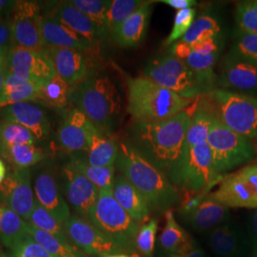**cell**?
I'll list each match as a JSON object with an SVG mask.
<instances>
[{
  "label": "cell",
  "mask_w": 257,
  "mask_h": 257,
  "mask_svg": "<svg viewBox=\"0 0 257 257\" xmlns=\"http://www.w3.org/2000/svg\"><path fill=\"white\" fill-rule=\"evenodd\" d=\"M127 257H140L138 255V253H131V254H127Z\"/></svg>",
  "instance_id": "obj_58"
},
{
  "label": "cell",
  "mask_w": 257,
  "mask_h": 257,
  "mask_svg": "<svg viewBox=\"0 0 257 257\" xmlns=\"http://www.w3.org/2000/svg\"><path fill=\"white\" fill-rule=\"evenodd\" d=\"M143 76L187 99L194 100L207 93L193 71L172 54L149 62L143 71Z\"/></svg>",
  "instance_id": "obj_9"
},
{
  "label": "cell",
  "mask_w": 257,
  "mask_h": 257,
  "mask_svg": "<svg viewBox=\"0 0 257 257\" xmlns=\"http://www.w3.org/2000/svg\"><path fill=\"white\" fill-rule=\"evenodd\" d=\"M41 85L8 72L0 94V110L17 103L37 101Z\"/></svg>",
  "instance_id": "obj_29"
},
{
  "label": "cell",
  "mask_w": 257,
  "mask_h": 257,
  "mask_svg": "<svg viewBox=\"0 0 257 257\" xmlns=\"http://www.w3.org/2000/svg\"><path fill=\"white\" fill-rule=\"evenodd\" d=\"M34 190L36 201L64 224L71 215L70 208L60 193L54 175L48 171L40 173L35 180Z\"/></svg>",
  "instance_id": "obj_23"
},
{
  "label": "cell",
  "mask_w": 257,
  "mask_h": 257,
  "mask_svg": "<svg viewBox=\"0 0 257 257\" xmlns=\"http://www.w3.org/2000/svg\"><path fill=\"white\" fill-rule=\"evenodd\" d=\"M15 5L14 0H0V19H10Z\"/></svg>",
  "instance_id": "obj_51"
},
{
  "label": "cell",
  "mask_w": 257,
  "mask_h": 257,
  "mask_svg": "<svg viewBox=\"0 0 257 257\" xmlns=\"http://www.w3.org/2000/svg\"><path fill=\"white\" fill-rule=\"evenodd\" d=\"M171 54L181 59L187 65L201 82L206 92H212L217 83V75L214 74L213 67L216 64L219 54L202 55L193 52L187 43L176 42L171 49Z\"/></svg>",
  "instance_id": "obj_22"
},
{
  "label": "cell",
  "mask_w": 257,
  "mask_h": 257,
  "mask_svg": "<svg viewBox=\"0 0 257 257\" xmlns=\"http://www.w3.org/2000/svg\"><path fill=\"white\" fill-rule=\"evenodd\" d=\"M195 14L196 11L193 8L181 10L176 13L172 32L164 42L166 46L175 44L178 39H181L187 34L189 29L193 25L195 19Z\"/></svg>",
  "instance_id": "obj_44"
},
{
  "label": "cell",
  "mask_w": 257,
  "mask_h": 257,
  "mask_svg": "<svg viewBox=\"0 0 257 257\" xmlns=\"http://www.w3.org/2000/svg\"><path fill=\"white\" fill-rule=\"evenodd\" d=\"M116 167L146 199L150 210L170 211L180 202V195L167 175L130 143L120 141Z\"/></svg>",
  "instance_id": "obj_2"
},
{
  "label": "cell",
  "mask_w": 257,
  "mask_h": 257,
  "mask_svg": "<svg viewBox=\"0 0 257 257\" xmlns=\"http://www.w3.org/2000/svg\"><path fill=\"white\" fill-rule=\"evenodd\" d=\"M65 192L78 216L88 219L97 201L99 190L69 163L63 170Z\"/></svg>",
  "instance_id": "obj_16"
},
{
  "label": "cell",
  "mask_w": 257,
  "mask_h": 257,
  "mask_svg": "<svg viewBox=\"0 0 257 257\" xmlns=\"http://www.w3.org/2000/svg\"><path fill=\"white\" fill-rule=\"evenodd\" d=\"M250 230H251V236L254 246L257 248V211L253 213L250 222Z\"/></svg>",
  "instance_id": "obj_52"
},
{
  "label": "cell",
  "mask_w": 257,
  "mask_h": 257,
  "mask_svg": "<svg viewBox=\"0 0 257 257\" xmlns=\"http://www.w3.org/2000/svg\"><path fill=\"white\" fill-rule=\"evenodd\" d=\"M12 46L10 19H0V51Z\"/></svg>",
  "instance_id": "obj_49"
},
{
  "label": "cell",
  "mask_w": 257,
  "mask_h": 257,
  "mask_svg": "<svg viewBox=\"0 0 257 257\" xmlns=\"http://www.w3.org/2000/svg\"><path fill=\"white\" fill-rule=\"evenodd\" d=\"M6 175H7V169L0 170V185L3 182V180L5 179Z\"/></svg>",
  "instance_id": "obj_55"
},
{
  "label": "cell",
  "mask_w": 257,
  "mask_h": 257,
  "mask_svg": "<svg viewBox=\"0 0 257 257\" xmlns=\"http://www.w3.org/2000/svg\"><path fill=\"white\" fill-rule=\"evenodd\" d=\"M167 177L175 187L192 193H200L214 183V180L222 178L214 171L207 143L184 151L182 157Z\"/></svg>",
  "instance_id": "obj_7"
},
{
  "label": "cell",
  "mask_w": 257,
  "mask_h": 257,
  "mask_svg": "<svg viewBox=\"0 0 257 257\" xmlns=\"http://www.w3.org/2000/svg\"><path fill=\"white\" fill-rule=\"evenodd\" d=\"M0 252H1V247H0Z\"/></svg>",
  "instance_id": "obj_59"
},
{
  "label": "cell",
  "mask_w": 257,
  "mask_h": 257,
  "mask_svg": "<svg viewBox=\"0 0 257 257\" xmlns=\"http://www.w3.org/2000/svg\"><path fill=\"white\" fill-rule=\"evenodd\" d=\"M28 222L16 211L0 204V242L11 249L28 235Z\"/></svg>",
  "instance_id": "obj_31"
},
{
  "label": "cell",
  "mask_w": 257,
  "mask_h": 257,
  "mask_svg": "<svg viewBox=\"0 0 257 257\" xmlns=\"http://www.w3.org/2000/svg\"><path fill=\"white\" fill-rule=\"evenodd\" d=\"M208 195L229 209L257 210V163L223 176L217 190Z\"/></svg>",
  "instance_id": "obj_10"
},
{
  "label": "cell",
  "mask_w": 257,
  "mask_h": 257,
  "mask_svg": "<svg viewBox=\"0 0 257 257\" xmlns=\"http://www.w3.org/2000/svg\"><path fill=\"white\" fill-rule=\"evenodd\" d=\"M141 0H111L107 13V30L112 34L120 25L146 4Z\"/></svg>",
  "instance_id": "obj_39"
},
{
  "label": "cell",
  "mask_w": 257,
  "mask_h": 257,
  "mask_svg": "<svg viewBox=\"0 0 257 257\" xmlns=\"http://www.w3.org/2000/svg\"><path fill=\"white\" fill-rule=\"evenodd\" d=\"M207 144L211 150L214 171L220 177L237 167L250 163L257 156L256 145L227 127L215 112Z\"/></svg>",
  "instance_id": "obj_5"
},
{
  "label": "cell",
  "mask_w": 257,
  "mask_h": 257,
  "mask_svg": "<svg viewBox=\"0 0 257 257\" xmlns=\"http://www.w3.org/2000/svg\"><path fill=\"white\" fill-rule=\"evenodd\" d=\"M0 202L28 221L36 202L29 169H14L7 173L0 185Z\"/></svg>",
  "instance_id": "obj_14"
},
{
  "label": "cell",
  "mask_w": 257,
  "mask_h": 257,
  "mask_svg": "<svg viewBox=\"0 0 257 257\" xmlns=\"http://www.w3.org/2000/svg\"><path fill=\"white\" fill-rule=\"evenodd\" d=\"M217 84L221 90L241 94L257 92V66L233 55L225 56Z\"/></svg>",
  "instance_id": "obj_15"
},
{
  "label": "cell",
  "mask_w": 257,
  "mask_h": 257,
  "mask_svg": "<svg viewBox=\"0 0 257 257\" xmlns=\"http://www.w3.org/2000/svg\"><path fill=\"white\" fill-rule=\"evenodd\" d=\"M50 17L74 31L75 34L89 42L92 48L96 46L108 34L83 14L80 10L74 7L71 1L58 4L54 10L53 15Z\"/></svg>",
  "instance_id": "obj_19"
},
{
  "label": "cell",
  "mask_w": 257,
  "mask_h": 257,
  "mask_svg": "<svg viewBox=\"0 0 257 257\" xmlns=\"http://www.w3.org/2000/svg\"><path fill=\"white\" fill-rule=\"evenodd\" d=\"M28 234L53 257H87L81 249L70 241L56 238L30 224L28 226Z\"/></svg>",
  "instance_id": "obj_32"
},
{
  "label": "cell",
  "mask_w": 257,
  "mask_h": 257,
  "mask_svg": "<svg viewBox=\"0 0 257 257\" xmlns=\"http://www.w3.org/2000/svg\"><path fill=\"white\" fill-rule=\"evenodd\" d=\"M229 54L257 66V34L239 33Z\"/></svg>",
  "instance_id": "obj_43"
},
{
  "label": "cell",
  "mask_w": 257,
  "mask_h": 257,
  "mask_svg": "<svg viewBox=\"0 0 257 257\" xmlns=\"http://www.w3.org/2000/svg\"><path fill=\"white\" fill-rule=\"evenodd\" d=\"M165 221V226L158 242L166 254H168L182 248L192 236L176 222L172 210L166 211Z\"/></svg>",
  "instance_id": "obj_35"
},
{
  "label": "cell",
  "mask_w": 257,
  "mask_h": 257,
  "mask_svg": "<svg viewBox=\"0 0 257 257\" xmlns=\"http://www.w3.org/2000/svg\"><path fill=\"white\" fill-rule=\"evenodd\" d=\"M166 257H209L203 250V248L197 244V242L192 237L182 248L177 249L175 252L166 254Z\"/></svg>",
  "instance_id": "obj_47"
},
{
  "label": "cell",
  "mask_w": 257,
  "mask_h": 257,
  "mask_svg": "<svg viewBox=\"0 0 257 257\" xmlns=\"http://www.w3.org/2000/svg\"><path fill=\"white\" fill-rule=\"evenodd\" d=\"M119 151V141L113 134H104L96 128L92 130L87 152V163L95 167L114 166Z\"/></svg>",
  "instance_id": "obj_28"
},
{
  "label": "cell",
  "mask_w": 257,
  "mask_h": 257,
  "mask_svg": "<svg viewBox=\"0 0 257 257\" xmlns=\"http://www.w3.org/2000/svg\"><path fill=\"white\" fill-rule=\"evenodd\" d=\"M221 36V27L218 21L209 15H203L194 19L193 25L179 41L193 44L208 40H217Z\"/></svg>",
  "instance_id": "obj_37"
},
{
  "label": "cell",
  "mask_w": 257,
  "mask_h": 257,
  "mask_svg": "<svg viewBox=\"0 0 257 257\" xmlns=\"http://www.w3.org/2000/svg\"><path fill=\"white\" fill-rule=\"evenodd\" d=\"M7 73H8V67H7V63H6L2 68H0V94L2 92L3 85H4V81H5Z\"/></svg>",
  "instance_id": "obj_53"
},
{
  "label": "cell",
  "mask_w": 257,
  "mask_h": 257,
  "mask_svg": "<svg viewBox=\"0 0 257 257\" xmlns=\"http://www.w3.org/2000/svg\"><path fill=\"white\" fill-rule=\"evenodd\" d=\"M127 110L135 123L172 118L193 102L143 75L127 78Z\"/></svg>",
  "instance_id": "obj_3"
},
{
  "label": "cell",
  "mask_w": 257,
  "mask_h": 257,
  "mask_svg": "<svg viewBox=\"0 0 257 257\" xmlns=\"http://www.w3.org/2000/svg\"><path fill=\"white\" fill-rule=\"evenodd\" d=\"M2 120L16 123L30 131L37 139H45L50 134V121L39 106L32 102H21L0 110Z\"/></svg>",
  "instance_id": "obj_18"
},
{
  "label": "cell",
  "mask_w": 257,
  "mask_h": 257,
  "mask_svg": "<svg viewBox=\"0 0 257 257\" xmlns=\"http://www.w3.org/2000/svg\"><path fill=\"white\" fill-rule=\"evenodd\" d=\"M161 2L178 11L190 9L196 5V1L194 0H161Z\"/></svg>",
  "instance_id": "obj_50"
},
{
  "label": "cell",
  "mask_w": 257,
  "mask_h": 257,
  "mask_svg": "<svg viewBox=\"0 0 257 257\" xmlns=\"http://www.w3.org/2000/svg\"><path fill=\"white\" fill-rule=\"evenodd\" d=\"M109 257H127V254H123V253H121V254H114V255H110Z\"/></svg>",
  "instance_id": "obj_57"
},
{
  "label": "cell",
  "mask_w": 257,
  "mask_h": 257,
  "mask_svg": "<svg viewBox=\"0 0 257 257\" xmlns=\"http://www.w3.org/2000/svg\"><path fill=\"white\" fill-rule=\"evenodd\" d=\"M72 167L90 180L99 191L111 189L114 181V166L110 167H95L90 165L85 159L80 157H73L69 163Z\"/></svg>",
  "instance_id": "obj_36"
},
{
  "label": "cell",
  "mask_w": 257,
  "mask_h": 257,
  "mask_svg": "<svg viewBox=\"0 0 257 257\" xmlns=\"http://www.w3.org/2000/svg\"><path fill=\"white\" fill-rule=\"evenodd\" d=\"M214 112L215 111L211 110L209 104L198 101L187 131L184 151L207 143Z\"/></svg>",
  "instance_id": "obj_30"
},
{
  "label": "cell",
  "mask_w": 257,
  "mask_h": 257,
  "mask_svg": "<svg viewBox=\"0 0 257 257\" xmlns=\"http://www.w3.org/2000/svg\"><path fill=\"white\" fill-rule=\"evenodd\" d=\"M70 100L92 125L104 134H112L121 110L118 90L108 75L91 76L70 92Z\"/></svg>",
  "instance_id": "obj_4"
},
{
  "label": "cell",
  "mask_w": 257,
  "mask_h": 257,
  "mask_svg": "<svg viewBox=\"0 0 257 257\" xmlns=\"http://www.w3.org/2000/svg\"><path fill=\"white\" fill-rule=\"evenodd\" d=\"M10 48L4 49L0 51V68H2L4 65L7 63V56H8V52Z\"/></svg>",
  "instance_id": "obj_54"
},
{
  "label": "cell",
  "mask_w": 257,
  "mask_h": 257,
  "mask_svg": "<svg viewBox=\"0 0 257 257\" xmlns=\"http://www.w3.org/2000/svg\"><path fill=\"white\" fill-rule=\"evenodd\" d=\"M211 95L221 121L257 146V97L221 89Z\"/></svg>",
  "instance_id": "obj_8"
},
{
  "label": "cell",
  "mask_w": 257,
  "mask_h": 257,
  "mask_svg": "<svg viewBox=\"0 0 257 257\" xmlns=\"http://www.w3.org/2000/svg\"><path fill=\"white\" fill-rule=\"evenodd\" d=\"M239 33L257 34V0L240 2L235 8Z\"/></svg>",
  "instance_id": "obj_42"
},
{
  "label": "cell",
  "mask_w": 257,
  "mask_h": 257,
  "mask_svg": "<svg viewBox=\"0 0 257 257\" xmlns=\"http://www.w3.org/2000/svg\"><path fill=\"white\" fill-rule=\"evenodd\" d=\"M3 169H6V166L4 164V162L2 161V159L0 158V170H3Z\"/></svg>",
  "instance_id": "obj_56"
},
{
  "label": "cell",
  "mask_w": 257,
  "mask_h": 257,
  "mask_svg": "<svg viewBox=\"0 0 257 257\" xmlns=\"http://www.w3.org/2000/svg\"><path fill=\"white\" fill-rule=\"evenodd\" d=\"M208 244L216 257H246V239L236 227L228 222L209 231Z\"/></svg>",
  "instance_id": "obj_24"
},
{
  "label": "cell",
  "mask_w": 257,
  "mask_h": 257,
  "mask_svg": "<svg viewBox=\"0 0 257 257\" xmlns=\"http://www.w3.org/2000/svg\"><path fill=\"white\" fill-rule=\"evenodd\" d=\"M89 220L109 236L122 252L137 248L138 224L115 200L112 188L99 191Z\"/></svg>",
  "instance_id": "obj_6"
},
{
  "label": "cell",
  "mask_w": 257,
  "mask_h": 257,
  "mask_svg": "<svg viewBox=\"0 0 257 257\" xmlns=\"http://www.w3.org/2000/svg\"><path fill=\"white\" fill-rule=\"evenodd\" d=\"M181 212L186 222L197 231H210L229 218V208L213 200L209 195L189 203Z\"/></svg>",
  "instance_id": "obj_17"
},
{
  "label": "cell",
  "mask_w": 257,
  "mask_h": 257,
  "mask_svg": "<svg viewBox=\"0 0 257 257\" xmlns=\"http://www.w3.org/2000/svg\"><path fill=\"white\" fill-rule=\"evenodd\" d=\"M45 51L53 63L55 74L70 86L82 82L88 73V63L83 52L51 47Z\"/></svg>",
  "instance_id": "obj_21"
},
{
  "label": "cell",
  "mask_w": 257,
  "mask_h": 257,
  "mask_svg": "<svg viewBox=\"0 0 257 257\" xmlns=\"http://www.w3.org/2000/svg\"><path fill=\"white\" fill-rule=\"evenodd\" d=\"M41 14L37 2L16 1L10 18L12 46L42 51L45 48L41 35Z\"/></svg>",
  "instance_id": "obj_11"
},
{
  "label": "cell",
  "mask_w": 257,
  "mask_h": 257,
  "mask_svg": "<svg viewBox=\"0 0 257 257\" xmlns=\"http://www.w3.org/2000/svg\"><path fill=\"white\" fill-rule=\"evenodd\" d=\"M63 225L70 242L89 255L109 257L122 252L109 236L88 219L70 215Z\"/></svg>",
  "instance_id": "obj_12"
},
{
  "label": "cell",
  "mask_w": 257,
  "mask_h": 257,
  "mask_svg": "<svg viewBox=\"0 0 257 257\" xmlns=\"http://www.w3.org/2000/svg\"><path fill=\"white\" fill-rule=\"evenodd\" d=\"M41 35L45 46L74 49L80 52L91 51L92 45L74 31L51 17L41 18Z\"/></svg>",
  "instance_id": "obj_25"
},
{
  "label": "cell",
  "mask_w": 257,
  "mask_h": 257,
  "mask_svg": "<svg viewBox=\"0 0 257 257\" xmlns=\"http://www.w3.org/2000/svg\"><path fill=\"white\" fill-rule=\"evenodd\" d=\"M153 10V2L147 1L111 35L115 43L123 48L137 47L142 43L147 33L149 20Z\"/></svg>",
  "instance_id": "obj_27"
},
{
  "label": "cell",
  "mask_w": 257,
  "mask_h": 257,
  "mask_svg": "<svg viewBox=\"0 0 257 257\" xmlns=\"http://www.w3.org/2000/svg\"><path fill=\"white\" fill-rule=\"evenodd\" d=\"M8 257H53L29 234L9 249Z\"/></svg>",
  "instance_id": "obj_46"
},
{
  "label": "cell",
  "mask_w": 257,
  "mask_h": 257,
  "mask_svg": "<svg viewBox=\"0 0 257 257\" xmlns=\"http://www.w3.org/2000/svg\"><path fill=\"white\" fill-rule=\"evenodd\" d=\"M157 230L158 222L156 219H151L147 223H144L138 230L136 245L144 256L152 257L153 255Z\"/></svg>",
  "instance_id": "obj_45"
},
{
  "label": "cell",
  "mask_w": 257,
  "mask_h": 257,
  "mask_svg": "<svg viewBox=\"0 0 257 257\" xmlns=\"http://www.w3.org/2000/svg\"><path fill=\"white\" fill-rule=\"evenodd\" d=\"M198 99L172 118L135 123L131 128L130 144L166 175L182 157L187 131Z\"/></svg>",
  "instance_id": "obj_1"
},
{
  "label": "cell",
  "mask_w": 257,
  "mask_h": 257,
  "mask_svg": "<svg viewBox=\"0 0 257 257\" xmlns=\"http://www.w3.org/2000/svg\"><path fill=\"white\" fill-rule=\"evenodd\" d=\"M0 156L15 169H29L45 158V154L35 144H19L0 149Z\"/></svg>",
  "instance_id": "obj_33"
},
{
  "label": "cell",
  "mask_w": 257,
  "mask_h": 257,
  "mask_svg": "<svg viewBox=\"0 0 257 257\" xmlns=\"http://www.w3.org/2000/svg\"><path fill=\"white\" fill-rule=\"evenodd\" d=\"M94 128L92 122L81 110L74 108L67 113L58 128V141L69 152L86 151Z\"/></svg>",
  "instance_id": "obj_20"
},
{
  "label": "cell",
  "mask_w": 257,
  "mask_h": 257,
  "mask_svg": "<svg viewBox=\"0 0 257 257\" xmlns=\"http://www.w3.org/2000/svg\"><path fill=\"white\" fill-rule=\"evenodd\" d=\"M8 72L30 81L43 83L55 74L53 63L42 51L10 47L7 56Z\"/></svg>",
  "instance_id": "obj_13"
},
{
  "label": "cell",
  "mask_w": 257,
  "mask_h": 257,
  "mask_svg": "<svg viewBox=\"0 0 257 257\" xmlns=\"http://www.w3.org/2000/svg\"><path fill=\"white\" fill-rule=\"evenodd\" d=\"M70 85L55 74L42 83L37 101L55 109H64L70 101Z\"/></svg>",
  "instance_id": "obj_34"
},
{
  "label": "cell",
  "mask_w": 257,
  "mask_h": 257,
  "mask_svg": "<svg viewBox=\"0 0 257 257\" xmlns=\"http://www.w3.org/2000/svg\"><path fill=\"white\" fill-rule=\"evenodd\" d=\"M37 140L27 128L6 120L0 121V149L19 144H35Z\"/></svg>",
  "instance_id": "obj_40"
},
{
  "label": "cell",
  "mask_w": 257,
  "mask_h": 257,
  "mask_svg": "<svg viewBox=\"0 0 257 257\" xmlns=\"http://www.w3.org/2000/svg\"><path fill=\"white\" fill-rule=\"evenodd\" d=\"M115 200L137 223H143L150 215V207L138 189L128 182L123 175H115L112 185Z\"/></svg>",
  "instance_id": "obj_26"
},
{
  "label": "cell",
  "mask_w": 257,
  "mask_h": 257,
  "mask_svg": "<svg viewBox=\"0 0 257 257\" xmlns=\"http://www.w3.org/2000/svg\"><path fill=\"white\" fill-rule=\"evenodd\" d=\"M110 1L111 0H73L71 3L103 31L109 33L107 30V13L110 8Z\"/></svg>",
  "instance_id": "obj_41"
},
{
  "label": "cell",
  "mask_w": 257,
  "mask_h": 257,
  "mask_svg": "<svg viewBox=\"0 0 257 257\" xmlns=\"http://www.w3.org/2000/svg\"><path fill=\"white\" fill-rule=\"evenodd\" d=\"M27 222L33 227L45 231L56 238L70 241L65 231L63 223L57 220L54 215L42 208L37 201L35 202L34 209Z\"/></svg>",
  "instance_id": "obj_38"
},
{
  "label": "cell",
  "mask_w": 257,
  "mask_h": 257,
  "mask_svg": "<svg viewBox=\"0 0 257 257\" xmlns=\"http://www.w3.org/2000/svg\"><path fill=\"white\" fill-rule=\"evenodd\" d=\"M193 52L202 55H210L219 54V46L217 40H208L189 44Z\"/></svg>",
  "instance_id": "obj_48"
}]
</instances>
